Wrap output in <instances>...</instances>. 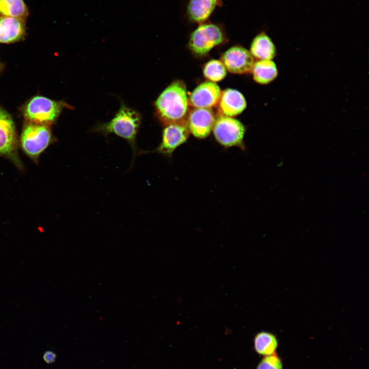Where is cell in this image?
<instances>
[{
	"label": "cell",
	"instance_id": "obj_1",
	"mask_svg": "<svg viewBox=\"0 0 369 369\" xmlns=\"http://www.w3.org/2000/svg\"><path fill=\"white\" fill-rule=\"evenodd\" d=\"M189 101L186 85L179 80L173 81L155 102L157 116L165 125L187 124Z\"/></svg>",
	"mask_w": 369,
	"mask_h": 369
},
{
	"label": "cell",
	"instance_id": "obj_2",
	"mask_svg": "<svg viewBox=\"0 0 369 369\" xmlns=\"http://www.w3.org/2000/svg\"><path fill=\"white\" fill-rule=\"evenodd\" d=\"M140 113L121 103L118 111L109 122L97 124L91 131L108 136L110 134L125 139L132 148L133 157L141 154L136 145V136L141 124Z\"/></svg>",
	"mask_w": 369,
	"mask_h": 369
},
{
	"label": "cell",
	"instance_id": "obj_3",
	"mask_svg": "<svg viewBox=\"0 0 369 369\" xmlns=\"http://www.w3.org/2000/svg\"><path fill=\"white\" fill-rule=\"evenodd\" d=\"M65 107L71 108L63 101L36 96L26 104L23 112L29 122L49 126L57 119Z\"/></svg>",
	"mask_w": 369,
	"mask_h": 369
},
{
	"label": "cell",
	"instance_id": "obj_4",
	"mask_svg": "<svg viewBox=\"0 0 369 369\" xmlns=\"http://www.w3.org/2000/svg\"><path fill=\"white\" fill-rule=\"evenodd\" d=\"M224 40L223 31L219 25L204 22L200 24L191 34L189 47L198 55H204Z\"/></svg>",
	"mask_w": 369,
	"mask_h": 369
},
{
	"label": "cell",
	"instance_id": "obj_5",
	"mask_svg": "<svg viewBox=\"0 0 369 369\" xmlns=\"http://www.w3.org/2000/svg\"><path fill=\"white\" fill-rule=\"evenodd\" d=\"M51 138L48 126L29 122L22 132L21 146L28 155L36 158L47 148Z\"/></svg>",
	"mask_w": 369,
	"mask_h": 369
},
{
	"label": "cell",
	"instance_id": "obj_6",
	"mask_svg": "<svg viewBox=\"0 0 369 369\" xmlns=\"http://www.w3.org/2000/svg\"><path fill=\"white\" fill-rule=\"evenodd\" d=\"M213 130L216 140L222 146L226 148L244 147L243 139L245 130L239 120L231 117L221 116L215 120Z\"/></svg>",
	"mask_w": 369,
	"mask_h": 369
},
{
	"label": "cell",
	"instance_id": "obj_7",
	"mask_svg": "<svg viewBox=\"0 0 369 369\" xmlns=\"http://www.w3.org/2000/svg\"><path fill=\"white\" fill-rule=\"evenodd\" d=\"M221 61L226 70L235 74H244L252 71L254 64L253 56L245 48L233 46L222 55Z\"/></svg>",
	"mask_w": 369,
	"mask_h": 369
},
{
	"label": "cell",
	"instance_id": "obj_8",
	"mask_svg": "<svg viewBox=\"0 0 369 369\" xmlns=\"http://www.w3.org/2000/svg\"><path fill=\"white\" fill-rule=\"evenodd\" d=\"M189 133L187 124L167 125L163 131L161 142L157 148L156 152L165 156H171L178 147L186 142Z\"/></svg>",
	"mask_w": 369,
	"mask_h": 369
},
{
	"label": "cell",
	"instance_id": "obj_9",
	"mask_svg": "<svg viewBox=\"0 0 369 369\" xmlns=\"http://www.w3.org/2000/svg\"><path fill=\"white\" fill-rule=\"evenodd\" d=\"M215 120L210 108H195L189 113L187 125L190 132L195 137L203 139L210 134Z\"/></svg>",
	"mask_w": 369,
	"mask_h": 369
},
{
	"label": "cell",
	"instance_id": "obj_10",
	"mask_svg": "<svg viewBox=\"0 0 369 369\" xmlns=\"http://www.w3.org/2000/svg\"><path fill=\"white\" fill-rule=\"evenodd\" d=\"M221 94L216 84L205 81L192 92L188 99L189 104L195 108H211L219 102Z\"/></svg>",
	"mask_w": 369,
	"mask_h": 369
},
{
	"label": "cell",
	"instance_id": "obj_11",
	"mask_svg": "<svg viewBox=\"0 0 369 369\" xmlns=\"http://www.w3.org/2000/svg\"><path fill=\"white\" fill-rule=\"evenodd\" d=\"M16 131L11 116L0 107V154L12 155L16 147Z\"/></svg>",
	"mask_w": 369,
	"mask_h": 369
},
{
	"label": "cell",
	"instance_id": "obj_12",
	"mask_svg": "<svg viewBox=\"0 0 369 369\" xmlns=\"http://www.w3.org/2000/svg\"><path fill=\"white\" fill-rule=\"evenodd\" d=\"M26 33V19L0 15V43L22 40Z\"/></svg>",
	"mask_w": 369,
	"mask_h": 369
},
{
	"label": "cell",
	"instance_id": "obj_13",
	"mask_svg": "<svg viewBox=\"0 0 369 369\" xmlns=\"http://www.w3.org/2000/svg\"><path fill=\"white\" fill-rule=\"evenodd\" d=\"M221 5V0H189L186 10L189 20L201 24L208 20L215 9Z\"/></svg>",
	"mask_w": 369,
	"mask_h": 369
},
{
	"label": "cell",
	"instance_id": "obj_14",
	"mask_svg": "<svg viewBox=\"0 0 369 369\" xmlns=\"http://www.w3.org/2000/svg\"><path fill=\"white\" fill-rule=\"evenodd\" d=\"M219 103V111L224 116L228 117L239 114L247 106L243 95L232 89H226L221 93Z\"/></svg>",
	"mask_w": 369,
	"mask_h": 369
},
{
	"label": "cell",
	"instance_id": "obj_15",
	"mask_svg": "<svg viewBox=\"0 0 369 369\" xmlns=\"http://www.w3.org/2000/svg\"><path fill=\"white\" fill-rule=\"evenodd\" d=\"M250 53L259 60H272L276 55V49L271 38L262 32L253 39Z\"/></svg>",
	"mask_w": 369,
	"mask_h": 369
},
{
	"label": "cell",
	"instance_id": "obj_16",
	"mask_svg": "<svg viewBox=\"0 0 369 369\" xmlns=\"http://www.w3.org/2000/svg\"><path fill=\"white\" fill-rule=\"evenodd\" d=\"M254 348L256 353L265 356L277 353L279 340L274 333L262 331L257 333L254 338Z\"/></svg>",
	"mask_w": 369,
	"mask_h": 369
},
{
	"label": "cell",
	"instance_id": "obj_17",
	"mask_svg": "<svg viewBox=\"0 0 369 369\" xmlns=\"http://www.w3.org/2000/svg\"><path fill=\"white\" fill-rule=\"evenodd\" d=\"M254 80L266 85L274 80L278 75V69L272 60H259L254 63L252 69Z\"/></svg>",
	"mask_w": 369,
	"mask_h": 369
},
{
	"label": "cell",
	"instance_id": "obj_18",
	"mask_svg": "<svg viewBox=\"0 0 369 369\" xmlns=\"http://www.w3.org/2000/svg\"><path fill=\"white\" fill-rule=\"evenodd\" d=\"M0 15L26 19L29 10L23 0H0Z\"/></svg>",
	"mask_w": 369,
	"mask_h": 369
},
{
	"label": "cell",
	"instance_id": "obj_19",
	"mask_svg": "<svg viewBox=\"0 0 369 369\" xmlns=\"http://www.w3.org/2000/svg\"><path fill=\"white\" fill-rule=\"evenodd\" d=\"M203 72L207 79L216 82L224 78L227 70L220 60L213 59L205 65Z\"/></svg>",
	"mask_w": 369,
	"mask_h": 369
},
{
	"label": "cell",
	"instance_id": "obj_20",
	"mask_svg": "<svg viewBox=\"0 0 369 369\" xmlns=\"http://www.w3.org/2000/svg\"><path fill=\"white\" fill-rule=\"evenodd\" d=\"M255 369H283V361L279 355L275 353L263 356Z\"/></svg>",
	"mask_w": 369,
	"mask_h": 369
},
{
	"label": "cell",
	"instance_id": "obj_21",
	"mask_svg": "<svg viewBox=\"0 0 369 369\" xmlns=\"http://www.w3.org/2000/svg\"><path fill=\"white\" fill-rule=\"evenodd\" d=\"M56 358V354L51 351H46L43 356V360L47 364L53 363L55 361Z\"/></svg>",
	"mask_w": 369,
	"mask_h": 369
},
{
	"label": "cell",
	"instance_id": "obj_22",
	"mask_svg": "<svg viewBox=\"0 0 369 369\" xmlns=\"http://www.w3.org/2000/svg\"><path fill=\"white\" fill-rule=\"evenodd\" d=\"M2 67H3V66H2V64H1V62H0V71H1V70L2 69Z\"/></svg>",
	"mask_w": 369,
	"mask_h": 369
}]
</instances>
